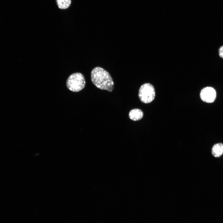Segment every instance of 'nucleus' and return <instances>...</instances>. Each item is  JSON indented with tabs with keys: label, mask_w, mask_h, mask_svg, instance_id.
I'll return each instance as SVG.
<instances>
[{
	"label": "nucleus",
	"mask_w": 223,
	"mask_h": 223,
	"mask_svg": "<svg viewBox=\"0 0 223 223\" xmlns=\"http://www.w3.org/2000/svg\"><path fill=\"white\" fill-rule=\"evenodd\" d=\"M91 78L93 84L98 89L111 92L114 88V83L111 76L102 68H94L91 71Z\"/></svg>",
	"instance_id": "obj_1"
},
{
	"label": "nucleus",
	"mask_w": 223,
	"mask_h": 223,
	"mask_svg": "<svg viewBox=\"0 0 223 223\" xmlns=\"http://www.w3.org/2000/svg\"><path fill=\"white\" fill-rule=\"evenodd\" d=\"M66 86L70 90L74 92H79L85 87V82L83 75L80 72L71 74L66 81Z\"/></svg>",
	"instance_id": "obj_2"
},
{
	"label": "nucleus",
	"mask_w": 223,
	"mask_h": 223,
	"mask_svg": "<svg viewBox=\"0 0 223 223\" xmlns=\"http://www.w3.org/2000/svg\"><path fill=\"white\" fill-rule=\"evenodd\" d=\"M155 96V89L153 86L149 83L143 84L140 87L138 96L141 101L145 103L151 102Z\"/></svg>",
	"instance_id": "obj_3"
},
{
	"label": "nucleus",
	"mask_w": 223,
	"mask_h": 223,
	"mask_svg": "<svg viewBox=\"0 0 223 223\" xmlns=\"http://www.w3.org/2000/svg\"><path fill=\"white\" fill-rule=\"evenodd\" d=\"M200 95L203 101L207 103H212L216 99V93L213 88L211 87H207L201 90Z\"/></svg>",
	"instance_id": "obj_4"
},
{
	"label": "nucleus",
	"mask_w": 223,
	"mask_h": 223,
	"mask_svg": "<svg viewBox=\"0 0 223 223\" xmlns=\"http://www.w3.org/2000/svg\"><path fill=\"white\" fill-rule=\"evenodd\" d=\"M143 113L142 111L139 109L131 110L129 113V118L133 121H138L141 120L143 117Z\"/></svg>",
	"instance_id": "obj_5"
},
{
	"label": "nucleus",
	"mask_w": 223,
	"mask_h": 223,
	"mask_svg": "<svg viewBox=\"0 0 223 223\" xmlns=\"http://www.w3.org/2000/svg\"><path fill=\"white\" fill-rule=\"evenodd\" d=\"M212 152L215 157L221 156L223 154V144L218 143L215 144L212 148Z\"/></svg>",
	"instance_id": "obj_6"
},
{
	"label": "nucleus",
	"mask_w": 223,
	"mask_h": 223,
	"mask_svg": "<svg viewBox=\"0 0 223 223\" xmlns=\"http://www.w3.org/2000/svg\"><path fill=\"white\" fill-rule=\"evenodd\" d=\"M57 5L60 9H65L68 8L71 3V0H56Z\"/></svg>",
	"instance_id": "obj_7"
},
{
	"label": "nucleus",
	"mask_w": 223,
	"mask_h": 223,
	"mask_svg": "<svg viewBox=\"0 0 223 223\" xmlns=\"http://www.w3.org/2000/svg\"><path fill=\"white\" fill-rule=\"evenodd\" d=\"M218 51L220 56L223 59V46H221L220 47Z\"/></svg>",
	"instance_id": "obj_8"
}]
</instances>
